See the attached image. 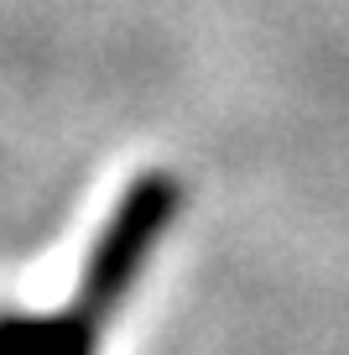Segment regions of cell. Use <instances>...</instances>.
Returning <instances> with one entry per match:
<instances>
[{
  "mask_svg": "<svg viewBox=\"0 0 349 355\" xmlns=\"http://www.w3.org/2000/svg\"><path fill=\"white\" fill-rule=\"evenodd\" d=\"M177 214H183L177 173L152 167V173L131 178L89 245L73 298L42 313L6 309L0 313V355H99L109 340V324L136 298L146 266L172 235Z\"/></svg>",
  "mask_w": 349,
  "mask_h": 355,
  "instance_id": "6da1fadb",
  "label": "cell"
}]
</instances>
